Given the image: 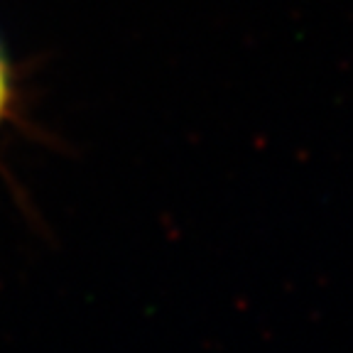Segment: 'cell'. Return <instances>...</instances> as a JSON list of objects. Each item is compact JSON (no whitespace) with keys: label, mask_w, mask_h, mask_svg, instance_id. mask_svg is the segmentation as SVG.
Wrapping results in <instances>:
<instances>
[{"label":"cell","mask_w":353,"mask_h":353,"mask_svg":"<svg viewBox=\"0 0 353 353\" xmlns=\"http://www.w3.org/2000/svg\"><path fill=\"white\" fill-rule=\"evenodd\" d=\"M20 116V86L17 72L8 57L6 47L0 44V135L17 123Z\"/></svg>","instance_id":"6da1fadb"}]
</instances>
